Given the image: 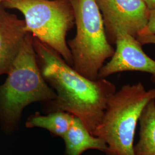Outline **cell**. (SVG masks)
Here are the masks:
<instances>
[{"label":"cell","instance_id":"7","mask_svg":"<svg viewBox=\"0 0 155 155\" xmlns=\"http://www.w3.org/2000/svg\"><path fill=\"white\" fill-rule=\"evenodd\" d=\"M116 48L110 60L102 67L98 79H106L117 72L140 71L151 75L155 83V61L147 55L136 38L126 32L117 33Z\"/></svg>","mask_w":155,"mask_h":155},{"label":"cell","instance_id":"4","mask_svg":"<svg viewBox=\"0 0 155 155\" xmlns=\"http://www.w3.org/2000/svg\"><path fill=\"white\" fill-rule=\"evenodd\" d=\"M77 32L67 41L72 67L91 80L98 79L100 69L114 49L109 43L96 0H70Z\"/></svg>","mask_w":155,"mask_h":155},{"label":"cell","instance_id":"9","mask_svg":"<svg viewBox=\"0 0 155 155\" xmlns=\"http://www.w3.org/2000/svg\"><path fill=\"white\" fill-rule=\"evenodd\" d=\"M62 139L66 145L64 155H82L89 150H98L105 153L107 148L102 139L93 136L82 121L75 116Z\"/></svg>","mask_w":155,"mask_h":155},{"label":"cell","instance_id":"13","mask_svg":"<svg viewBox=\"0 0 155 155\" xmlns=\"http://www.w3.org/2000/svg\"><path fill=\"white\" fill-rule=\"evenodd\" d=\"M146 28L150 32L155 35V10L150 11L149 20Z\"/></svg>","mask_w":155,"mask_h":155},{"label":"cell","instance_id":"3","mask_svg":"<svg viewBox=\"0 0 155 155\" xmlns=\"http://www.w3.org/2000/svg\"><path fill=\"white\" fill-rule=\"evenodd\" d=\"M155 100V87L141 82L124 85L109 100L104 115L92 134L107 145L106 155H134V139L145 106Z\"/></svg>","mask_w":155,"mask_h":155},{"label":"cell","instance_id":"6","mask_svg":"<svg viewBox=\"0 0 155 155\" xmlns=\"http://www.w3.org/2000/svg\"><path fill=\"white\" fill-rule=\"evenodd\" d=\"M107 39L115 45L117 33L126 32L136 38L145 28L150 11L143 0H96Z\"/></svg>","mask_w":155,"mask_h":155},{"label":"cell","instance_id":"2","mask_svg":"<svg viewBox=\"0 0 155 155\" xmlns=\"http://www.w3.org/2000/svg\"><path fill=\"white\" fill-rule=\"evenodd\" d=\"M6 74L5 82L0 85V122L9 133L18 127L27 106L54 100L56 95L42 75L30 33Z\"/></svg>","mask_w":155,"mask_h":155},{"label":"cell","instance_id":"14","mask_svg":"<svg viewBox=\"0 0 155 155\" xmlns=\"http://www.w3.org/2000/svg\"><path fill=\"white\" fill-rule=\"evenodd\" d=\"M150 11L155 10V0H143Z\"/></svg>","mask_w":155,"mask_h":155},{"label":"cell","instance_id":"1","mask_svg":"<svg viewBox=\"0 0 155 155\" xmlns=\"http://www.w3.org/2000/svg\"><path fill=\"white\" fill-rule=\"evenodd\" d=\"M33 40L42 75L56 95L55 99L45 102V111L70 113L92 134L116 91V86L106 79L94 81L84 77L54 50L33 37Z\"/></svg>","mask_w":155,"mask_h":155},{"label":"cell","instance_id":"12","mask_svg":"<svg viewBox=\"0 0 155 155\" xmlns=\"http://www.w3.org/2000/svg\"><path fill=\"white\" fill-rule=\"evenodd\" d=\"M136 39L142 45H155V35L150 32L146 27L139 32Z\"/></svg>","mask_w":155,"mask_h":155},{"label":"cell","instance_id":"5","mask_svg":"<svg viewBox=\"0 0 155 155\" xmlns=\"http://www.w3.org/2000/svg\"><path fill=\"white\" fill-rule=\"evenodd\" d=\"M1 5L21 13L27 32L54 50L72 67L66 41L68 32L75 24L70 0H4Z\"/></svg>","mask_w":155,"mask_h":155},{"label":"cell","instance_id":"10","mask_svg":"<svg viewBox=\"0 0 155 155\" xmlns=\"http://www.w3.org/2000/svg\"><path fill=\"white\" fill-rule=\"evenodd\" d=\"M139 140L134 155H155V100L145 106L139 119Z\"/></svg>","mask_w":155,"mask_h":155},{"label":"cell","instance_id":"11","mask_svg":"<svg viewBox=\"0 0 155 155\" xmlns=\"http://www.w3.org/2000/svg\"><path fill=\"white\" fill-rule=\"evenodd\" d=\"M75 116L65 111H57L42 116L38 112L30 116L25 122L27 128L41 127L52 136L63 137L71 125Z\"/></svg>","mask_w":155,"mask_h":155},{"label":"cell","instance_id":"8","mask_svg":"<svg viewBox=\"0 0 155 155\" xmlns=\"http://www.w3.org/2000/svg\"><path fill=\"white\" fill-rule=\"evenodd\" d=\"M28 33L24 20L0 6V76L8 72Z\"/></svg>","mask_w":155,"mask_h":155},{"label":"cell","instance_id":"15","mask_svg":"<svg viewBox=\"0 0 155 155\" xmlns=\"http://www.w3.org/2000/svg\"><path fill=\"white\" fill-rule=\"evenodd\" d=\"M4 0H0V6L1 5V4Z\"/></svg>","mask_w":155,"mask_h":155}]
</instances>
